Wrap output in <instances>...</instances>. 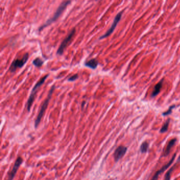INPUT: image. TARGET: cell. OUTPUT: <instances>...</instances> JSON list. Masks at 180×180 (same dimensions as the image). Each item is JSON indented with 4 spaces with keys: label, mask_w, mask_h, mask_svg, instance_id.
I'll list each match as a JSON object with an SVG mask.
<instances>
[{
    "label": "cell",
    "mask_w": 180,
    "mask_h": 180,
    "mask_svg": "<svg viewBox=\"0 0 180 180\" xmlns=\"http://www.w3.org/2000/svg\"><path fill=\"white\" fill-rule=\"evenodd\" d=\"M71 3V1H65V2H62L60 5L59 6L58 9H57V10L56 11L54 15H53V17L50 18V19H49L46 23H44L43 25H42L41 27L39 28V31H41L44 28V27H47L48 25H49L50 24H51L52 23L54 22V21L57 20L59 17L61 15V14L62 13V12H64V11L65 10V9L66 8V7L68 6L69 4Z\"/></svg>",
    "instance_id": "1"
},
{
    "label": "cell",
    "mask_w": 180,
    "mask_h": 180,
    "mask_svg": "<svg viewBox=\"0 0 180 180\" xmlns=\"http://www.w3.org/2000/svg\"><path fill=\"white\" fill-rule=\"evenodd\" d=\"M48 76L49 75H46V76H44V77H42L39 80V82H37V84L34 85V87L32 89V90L31 92L30 95L29 97L27 104H26V107H27V110L28 112L30 111L31 108V106L32 105V104L34 101V98L36 95L37 89L40 88V87L41 86V85L43 84L46 79L48 78Z\"/></svg>",
    "instance_id": "2"
},
{
    "label": "cell",
    "mask_w": 180,
    "mask_h": 180,
    "mask_svg": "<svg viewBox=\"0 0 180 180\" xmlns=\"http://www.w3.org/2000/svg\"><path fill=\"white\" fill-rule=\"evenodd\" d=\"M54 89H55V86L54 85V86H52V87H51L50 91H49V92L48 94V97H47V98L46 99V100H44V102L42 104V105L41 106V109H40V110L39 111V114H38V115L37 116V118L35 120V122H34V126H35V128L37 127L38 125H39L40 122H41V119H42L43 116L44 115V112H45L46 109L48 107L49 100L51 99V96H52V92L54 91Z\"/></svg>",
    "instance_id": "3"
},
{
    "label": "cell",
    "mask_w": 180,
    "mask_h": 180,
    "mask_svg": "<svg viewBox=\"0 0 180 180\" xmlns=\"http://www.w3.org/2000/svg\"><path fill=\"white\" fill-rule=\"evenodd\" d=\"M29 54L27 53L24 54L23 57L21 59H15L9 68V71L11 72H14L17 68H22L27 62Z\"/></svg>",
    "instance_id": "4"
},
{
    "label": "cell",
    "mask_w": 180,
    "mask_h": 180,
    "mask_svg": "<svg viewBox=\"0 0 180 180\" xmlns=\"http://www.w3.org/2000/svg\"><path fill=\"white\" fill-rule=\"evenodd\" d=\"M76 32V30L75 28L73 29L71 32L68 34V35L65 37V39L62 42L60 47L58 48L57 50V54L58 55H61L64 53V51L65 49V48L67 47V45L69 44V43L72 40V38L74 37V34Z\"/></svg>",
    "instance_id": "5"
},
{
    "label": "cell",
    "mask_w": 180,
    "mask_h": 180,
    "mask_svg": "<svg viewBox=\"0 0 180 180\" xmlns=\"http://www.w3.org/2000/svg\"><path fill=\"white\" fill-rule=\"evenodd\" d=\"M122 12H121L116 15L109 29L107 31L105 34L102 35V36H101L100 37H99V39H102L106 38L112 33L114 30L115 29L117 25L119 23V21L120 20V19L122 18Z\"/></svg>",
    "instance_id": "6"
},
{
    "label": "cell",
    "mask_w": 180,
    "mask_h": 180,
    "mask_svg": "<svg viewBox=\"0 0 180 180\" xmlns=\"http://www.w3.org/2000/svg\"><path fill=\"white\" fill-rule=\"evenodd\" d=\"M23 159L21 157H18L15 161L12 170L8 174V177L7 180H13L15 174L17 172V170L22 163H23Z\"/></svg>",
    "instance_id": "7"
},
{
    "label": "cell",
    "mask_w": 180,
    "mask_h": 180,
    "mask_svg": "<svg viewBox=\"0 0 180 180\" xmlns=\"http://www.w3.org/2000/svg\"><path fill=\"white\" fill-rule=\"evenodd\" d=\"M127 151V147L123 146H119L116 149L114 153V157L116 162H118L125 154Z\"/></svg>",
    "instance_id": "8"
},
{
    "label": "cell",
    "mask_w": 180,
    "mask_h": 180,
    "mask_svg": "<svg viewBox=\"0 0 180 180\" xmlns=\"http://www.w3.org/2000/svg\"><path fill=\"white\" fill-rule=\"evenodd\" d=\"M175 157H176V154H174L173 156H172L171 160H170V161L167 163V164H165L164 166H163L160 170L157 171V172L155 174V175L153 176V178L151 180H157L160 174L167 170V169L171 165V164L173 163L174 160L175 159Z\"/></svg>",
    "instance_id": "9"
},
{
    "label": "cell",
    "mask_w": 180,
    "mask_h": 180,
    "mask_svg": "<svg viewBox=\"0 0 180 180\" xmlns=\"http://www.w3.org/2000/svg\"><path fill=\"white\" fill-rule=\"evenodd\" d=\"M163 79H162L155 85V86L154 87V88L153 89L152 93V95H151L152 97H153V98L155 97L160 93L161 88L163 86Z\"/></svg>",
    "instance_id": "10"
},
{
    "label": "cell",
    "mask_w": 180,
    "mask_h": 180,
    "mask_svg": "<svg viewBox=\"0 0 180 180\" xmlns=\"http://www.w3.org/2000/svg\"><path fill=\"white\" fill-rule=\"evenodd\" d=\"M176 142H177V139H171L170 142H169V143L167 145V148H166V149L164 151V156H167V155H168L170 154L171 149L174 145V144H175Z\"/></svg>",
    "instance_id": "11"
},
{
    "label": "cell",
    "mask_w": 180,
    "mask_h": 180,
    "mask_svg": "<svg viewBox=\"0 0 180 180\" xmlns=\"http://www.w3.org/2000/svg\"><path fill=\"white\" fill-rule=\"evenodd\" d=\"M85 65L89 68L92 69H95L98 65V62L95 59H92L89 61H87L85 63Z\"/></svg>",
    "instance_id": "12"
},
{
    "label": "cell",
    "mask_w": 180,
    "mask_h": 180,
    "mask_svg": "<svg viewBox=\"0 0 180 180\" xmlns=\"http://www.w3.org/2000/svg\"><path fill=\"white\" fill-rule=\"evenodd\" d=\"M179 162H180V160L178 159L177 161V163L175 164L173 167H171V168L170 169V170H169V171L167 172V173H166V174H165V177H164V180H170L171 173L173 172V171L174 169H175V167H176L177 164L179 163Z\"/></svg>",
    "instance_id": "13"
},
{
    "label": "cell",
    "mask_w": 180,
    "mask_h": 180,
    "mask_svg": "<svg viewBox=\"0 0 180 180\" xmlns=\"http://www.w3.org/2000/svg\"><path fill=\"white\" fill-rule=\"evenodd\" d=\"M149 147V144L147 142H143L140 147V150L141 152L142 153H145L147 152Z\"/></svg>",
    "instance_id": "14"
},
{
    "label": "cell",
    "mask_w": 180,
    "mask_h": 180,
    "mask_svg": "<svg viewBox=\"0 0 180 180\" xmlns=\"http://www.w3.org/2000/svg\"><path fill=\"white\" fill-rule=\"evenodd\" d=\"M32 63L35 67H38V68H40L43 65V61H42L40 58H37L34 59V60L32 62Z\"/></svg>",
    "instance_id": "15"
},
{
    "label": "cell",
    "mask_w": 180,
    "mask_h": 180,
    "mask_svg": "<svg viewBox=\"0 0 180 180\" xmlns=\"http://www.w3.org/2000/svg\"><path fill=\"white\" fill-rule=\"evenodd\" d=\"M170 119H168L166 122H165V124L163 125V126L162 127L161 129L160 130V132L161 133H164V132H167V130H168L169 126V124H170Z\"/></svg>",
    "instance_id": "16"
},
{
    "label": "cell",
    "mask_w": 180,
    "mask_h": 180,
    "mask_svg": "<svg viewBox=\"0 0 180 180\" xmlns=\"http://www.w3.org/2000/svg\"><path fill=\"white\" fill-rule=\"evenodd\" d=\"M175 106L173 105L171 106V107H170L169 109L167 110V112H163V116H165L169 115H170L171 114V113H172V109L174 108H175Z\"/></svg>",
    "instance_id": "17"
},
{
    "label": "cell",
    "mask_w": 180,
    "mask_h": 180,
    "mask_svg": "<svg viewBox=\"0 0 180 180\" xmlns=\"http://www.w3.org/2000/svg\"><path fill=\"white\" fill-rule=\"evenodd\" d=\"M78 78V74H75V75L72 76V77H70V78L68 79V82H74L76 80V79H77Z\"/></svg>",
    "instance_id": "18"
}]
</instances>
